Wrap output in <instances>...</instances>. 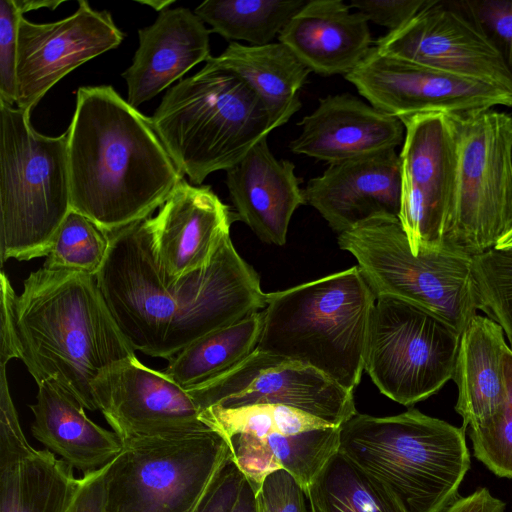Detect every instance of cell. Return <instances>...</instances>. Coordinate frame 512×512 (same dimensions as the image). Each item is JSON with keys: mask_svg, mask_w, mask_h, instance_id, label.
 <instances>
[{"mask_svg": "<svg viewBox=\"0 0 512 512\" xmlns=\"http://www.w3.org/2000/svg\"><path fill=\"white\" fill-rule=\"evenodd\" d=\"M204 22L184 7L160 12L156 21L138 30L139 46L131 66L122 73L128 103L137 108L154 98L210 55Z\"/></svg>", "mask_w": 512, "mask_h": 512, "instance_id": "cell-22", "label": "cell"}, {"mask_svg": "<svg viewBox=\"0 0 512 512\" xmlns=\"http://www.w3.org/2000/svg\"><path fill=\"white\" fill-rule=\"evenodd\" d=\"M124 34L108 11L78 1L70 16L50 23L20 19L16 107L29 115L64 76L92 58L118 47Z\"/></svg>", "mask_w": 512, "mask_h": 512, "instance_id": "cell-15", "label": "cell"}, {"mask_svg": "<svg viewBox=\"0 0 512 512\" xmlns=\"http://www.w3.org/2000/svg\"><path fill=\"white\" fill-rule=\"evenodd\" d=\"M263 310L216 330L174 355L161 370L184 390H190L230 369L257 347Z\"/></svg>", "mask_w": 512, "mask_h": 512, "instance_id": "cell-28", "label": "cell"}, {"mask_svg": "<svg viewBox=\"0 0 512 512\" xmlns=\"http://www.w3.org/2000/svg\"><path fill=\"white\" fill-rule=\"evenodd\" d=\"M445 115L455 158L442 245L473 257L512 228V116L492 109Z\"/></svg>", "mask_w": 512, "mask_h": 512, "instance_id": "cell-8", "label": "cell"}, {"mask_svg": "<svg viewBox=\"0 0 512 512\" xmlns=\"http://www.w3.org/2000/svg\"><path fill=\"white\" fill-rule=\"evenodd\" d=\"M141 4H146L154 8L156 11L162 12L169 9V6L173 4L174 0H153V1H138Z\"/></svg>", "mask_w": 512, "mask_h": 512, "instance_id": "cell-46", "label": "cell"}, {"mask_svg": "<svg viewBox=\"0 0 512 512\" xmlns=\"http://www.w3.org/2000/svg\"><path fill=\"white\" fill-rule=\"evenodd\" d=\"M244 475L230 461L218 475L207 494L189 512H225L233 501Z\"/></svg>", "mask_w": 512, "mask_h": 512, "instance_id": "cell-41", "label": "cell"}, {"mask_svg": "<svg viewBox=\"0 0 512 512\" xmlns=\"http://www.w3.org/2000/svg\"><path fill=\"white\" fill-rule=\"evenodd\" d=\"M281 469L306 491L327 462L339 451L340 427L286 436L277 432L265 437Z\"/></svg>", "mask_w": 512, "mask_h": 512, "instance_id": "cell-32", "label": "cell"}, {"mask_svg": "<svg viewBox=\"0 0 512 512\" xmlns=\"http://www.w3.org/2000/svg\"><path fill=\"white\" fill-rule=\"evenodd\" d=\"M339 451L384 485L405 512H442L470 468L465 428L417 409L356 413L340 427Z\"/></svg>", "mask_w": 512, "mask_h": 512, "instance_id": "cell-6", "label": "cell"}, {"mask_svg": "<svg viewBox=\"0 0 512 512\" xmlns=\"http://www.w3.org/2000/svg\"><path fill=\"white\" fill-rule=\"evenodd\" d=\"M16 342L37 385L47 382L90 411L98 410L94 381L136 355L94 275L44 267L17 296Z\"/></svg>", "mask_w": 512, "mask_h": 512, "instance_id": "cell-3", "label": "cell"}, {"mask_svg": "<svg viewBox=\"0 0 512 512\" xmlns=\"http://www.w3.org/2000/svg\"><path fill=\"white\" fill-rule=\"evenodd\" d=\"M226 185L237 218L265 243H286L295 210L306 204L294 164L277 159L267 137L226 170Z\"/></svg>", "mask_w": 512, "mask_h": 512, "instance_id": "cell-21", "label": "cell"}, {"mask_svg": "<svg viewBox=\"0 0 512 512\" xmlns=\"http://www.w3.org/2000/svg\"><path fill=\"white\" fill-rule=\"evenodd\" d=\"M110 247V234L71 210L57 230L43 267L96 275Z\"/></svg>", "mask_w": 512, "mask_h": 512, "instance_id": "cell-31", "label": "cell"}, {"mask_svg": "<svg viewBox=\"0 0 512 512\" xmlns=\"http://www.w3.org/2000/svg\"><path fill=\"white\" fill-rule=\"evenodd\" d=\"M290 143L294 154L328 164L395 149L404 141L402 121L348 94L319 99L317 108L299 123Z\"/></svg>", "mask_w": 512, "mask_h": 512, "instance_id": "cell-20", "label": "cell"}, {"mask_svg": "<svg viewBox=\"0 0 512 512\" xmlns=\"http://www.w3.org/2000/svg\"><path fill=\"white\" fill-rule=\"evenodd\" d=\"M152 219L110 233L108 254L95 275L135 351L169 361L198 339L266 307L259 276L230 235L206 267L168 277L156 257Z\"/></svg>", "mask_w": 512, "mask_h": 512, "instance_id": "cell-1", "label": "cell"}, {"mask_svg": "<svg viewBox=\"0 0 512 512\" xmlns=\"http://www.w3.org/2000/svg\"><path fill=\"white\" fill-rule=\"evenodd\" d=\"M507 397L501 409L470 427L474 456L499 477L512 479V350L504 356Z\"/></svg>", "mask_w": 512, "mask_h": 512, "instance_id": "cell-34", "label": "cell"}, {"mask_svg": "<svg viewBox=\"0 0 512 512\" xmlns=\"http://www.w3.org/2000/svg\"><path fill=\"white\" fill-rule=\"evenodd\" d=\"M342 0H308L278 35L295 56L321 76L346 75L372 49L368 20Z\"/></svg>", "mask_w": 512, "mask_h": 512, "instance_id": "cell-23", "label": "cell"}, {"mask_svg": "<svg viewBox=\"0 0 512 512\" xmlns=\"http://www.w3.org/2000/svg\"><path fill=\"white\" fill-rule=\"evenodd\" d=\"M311 512H405L378 480L338 451L306 489Z\"/></svg>", "mask_w": 512, "mask_h": 512, "instance_id": "cell-29", "label": "cell"}, {"mask_svg": "<svg viewBox=\"0 0 512 512\" xmlns=\"http://www.w3.org/2000/svg\"><path fill=\"white\" fill-rule=\"evenodd\" d=\"M98 411L121 441L178 437L208 428L189 393L135 356L112 366L92 384Z\"/></svg>", "mask_w": 512, "mask_h": 512, "instance_id": "cell-14", "label": "cell"}, {"mask_svg": "<svg viewBox=\"0 0 512 512\" xmlns=\"http://www.w3.org/2000/svg\"><path fill=\"white\" fill-rule=\"evenodd\" d=\"M460 336L425 308L379 296L371 315L364 371L382 394L411 406L453 379Z\"/></svg>", "mask_w": 512, "mask_h": 512, "instance_id": "cell-11", "label": "cell"}, {"mask_svg": "<svg viewBox=\"0 0 512 512\" xmlns=\"http://www.w3.org/2000/svg\"><path fill=\"white\" fill-rule=\"evenodd\" d=\"M508 348L502 327L489 317L477 314L463 330L452 379L458 388L455 410L463 428L484 422L505 403Z\"/></svg>", "mask_w": 512, "mask_h": 512, "instance_id": "cell-25", "label": "cell"}, {"mask_svg": "<svg viewBox=\"0 0 512 512\" xmlns=\"http://www.w3.org/2000/svg\"><path fill=\"white\" fill-rule=\"evenodd\" d=\"M225 512H259L257 492L245 477Z\"/></svg>", "mask_w": 512, "mask_h": 512, "instance_id": "cell-44", "label": "cell"}, {"mask_svg": "<svg viewBox=\"0 0 512 512\" xmlns=\"http://www.w3.org/2000/svg\"><path fill=\"white\" fill-rule=\"evenodd\" d=\"M66 132L71 207L109 234L151 217L183 180L151 119L110 85L77 90Z\"/></svg>", "mask_w": 512, "mask_h": 512, "instance_id": "cell-2", "label": "cell"}, {"mask_svg": "<svg viewBox=\"0 0 512 512\" xmlns=\"http://www.w3.org/2000/svg\"><path fill=\"white\" fill-rule=\"evenodd\" d=\"M227 443L233 462L257 493L266 477L281 469L265 438L240 433Z\"/></svg>", "mask_w": 512, "mask_h": 512, "instance_id": "cell-37", "label": "cell"}, {"mask_svg": "<svg viewBox=\"0 0 512 512\" xmlns=\"http://www.w3.org/2000/svg\"><path fill=\"white\" fill-rule=\"evenodd\" d=\"M122 444L106 474V512H189L232 459L212 428Z\"/></svg>", "mask_w": 512, "mask_h": 512, "instance_id": "cell-10", "label": "cell"}, {"mask_svg": "<svg viewBox=\"0 0 512 512\" xmlns=\"http://www.w3.org/2000/svg\"><path fill=\"white\" fill-rule=\"evenodd\" d=\"M431 2L432 0H353L350 7L356 8L368 21L386 27L390 32L405 25Z\"/></svg>", "mask_w": 512, "mask_h": 512, "instance_id": "cell-39", "label": "cell"}, {"mask_svg": "<svg viewBox=\"0 0 512 512\" xmlns=\"http://www.w3.org/2000/svg\"><path fill=\"white\" fill-rule=\"evenodd\" d=\"M472 275L480 310L502 327L512 350V247L473 256Z\"/></svg>", "mask_w": 512, "mask_h": 512, "instance_id": "cell-33", "label": "cell"}, {"mask_svg": "<svg viewBox=\"0 0 512 512\" xmlns=\"http://www.w3.org/2000/svg\"><path fill=\"white\" fill-rule=\"evenodd\" d=\"M24 15L15 0L0 1V102L16 104L18 28Z\"/></svg>", "mask_w": 512, "mask_h": 512, "instance_id": "cell-36", "label": "cell"}, {"mask_svg": "<svg viewBox=\"0 0 512 512\" xmlns=\"http://www.w3.org/2000/svg\"><path fill=\"white\" fill-rule=\"evenodd\" d=\"M187 392L201 412L210 407L284 405L336 427L357 413L353 391L309 366L257 349L230 369Z\"/></svg>", "mask_w": 512, "mask_h": 512, "instance_id": "cell-12", "label": "cell"}, {"mask_svg": "<svg viewBox=\"0 0 512 512\" xmlns=\"http://www.w3.org/2000/svg\"><path fill=\"white\" fill-rule=\"evenodd\" d=\"M512 247V228L496 243L494 248L503 249Z\"/></svg>", "mask_w": 512, "mask_h": 512, "instance_id": "cell-47", "label": "cell"}, {"mask_svg": "<svg viewBox=\"0 0 512 512\" xmlns=\"http://www.w3.org/2000/svg\"><path fill=\"white\" fill-rule=\"evenodd\" d=\"M72 210L67 132L38 133L25 111L0 102V260L46 257Z\"/></svg>", "mask_w": 512, "mask_h": 512, "instance_id": "cell-7", "label": "cell"}, {"mask_svg": "<svg viewBox=\"0 0 512 512\" xmlns=\"http://www.w3.org/2000/svg\"><path fill=\"white\" fill-rule=\"evenodd\" d=\"M405 127L399 154L402 179L425 196L441 234L454 177V141L446 115L425 113L400 118Z\"/></svg>", "mask_w": 512, "mask_h": 512, "instance_id": "cell-26", "label": "cell"}, {"mask_svg": "<svg viewBox=\"0 0 512 512\" xmlns=\"http://www.w3.org/2000/svg\"><path fill=\"white\" fill-rule=\"evenodd\" d=\"M376 296L358 266L267 293L257 350L309 366L354 391Z\"/></svg>", "mask_w": 512, "mask_h": 512, "instance_id": "cell-4", "label": "cell"}, {"mask_svg": "<svg viewBox=\"0 0 512 512\" xmlns=\"http://www.w3.org/2000/svg\"><path fill=\"white\" fill-rule=\"evenodd\" d=\"M109 463L82 475L68 512H106V474Z\"/></svg>", "mask_w": 512, "mask_h": 512, "instance_id": "cell-42", "label": "cell"}, {"mask_svg": "<svg viewBox=\"0 0 512 512\" xmlns=\"http://www.w3.org/2000/svg\"><path fill=\"white\" fill-rule=\"evenodd\" d=\"M257 500L259 512H311L306 491L283 469L266 477Z\"/></svg>", "mask_w": 512, "mask_h": 512, "instance_id": "cell-38", "label": "cell"}, {"mask_svg": "<svg viewBox=\"0 0 512 512\" xmlns=\"http://www.w3.org/2000/svg\"><path fill=\"white\" fill-rule=\"evenodd\" d=\"M307 0H207L194 13L227 40L261 46L272 43Z\"/></svg>", "mask_w": 512, "mask_h": 512, "instance_id": "cell-30", "label": "cell"}, {"mask_svg": "<svg viewBox=\"0 0 512 512\" xmlns=\"http://www.w3.org/2000/svg\"><path fill=\"white\" fill-rule=\"evenodd\" d=\"M304 190L315 208L339 234L378 216L398 217L402 165L395 149L329 164Z\"/></svg>", "mask_w": 512, "mask_h": 512, "instance_id": "cell-17", "label": "cell"}, {"mask_svg": "<svg viewBox=\"0 0 512 512\" xmlns=\"http://www.w3.org/2000/svg\"><path fill=\"white\" fill-rule=\"evenodd\" d=\"M212 58L249 83L269 110L275 128L301 108L300 92L311 71L285 44L253 46L232 41Z\"/></svg>", "mask_w": 512, "mask_h": 512, "instance_id": "cell-27", "label": "cell"}, {"mask_svg": "<svg viewBox=\"0 0 512 512\" xmlns=\"http://www.w3.org/2000/svg\"><path fill=\"white\" fill-rule=\"evenodd\" d=\"M150 119L175 165L196 186L237 164L275 129L249 83L212 56L166 92Z\"/></svg>", "mask_w": 512, "mask_h": 512, "instance_id": "cell-5", "label": "cell"}, {"mask_svg": "<svg viewBox=\"0 0 512 512\" xmlns=\"http://www.w3.org/2000/svg\"><path fill=\"white\" fill-rule=\"evenodd\" d=\"M238 219L210 186L181 180L153 217L158 263L171 279L206 267Z\"/></svg>", "mask_w": 512, "mask_h": 512, "instance_id": "cell-19", "label": "cell"}, {"mask_svg": "<svg viewBox=\"0 0 512 512\" xmlns=\"http://www.w3.org/2000/svg\"><path fill=\"white\" fill-rule=\"evenodd\" d=\"M375 47L512 95V78L498 51L451 2L432 0L405 25L378 38Z\"/></svg>", "mask_w": 512, "mask_h": 512, "instance_id": "cell-16", "label": "cell"}, {"mask_svg": "<svg viewBox=\"0 0 512 512\" xmlns=\"http://www.w3.org/2000/svg\"><path fill=\"white\" fill-rule=\"evenodd\" d=\"M375 294L394 296L434 313L462 334L480 303L473 257L445 246L414 255L398 217L368 219L338 235Z\"/></svg>", "mask_w": 512, "mask_h": 512, "instance_id": "cell-9", "label": "cell"}, {"mask_svg": "<svg viewBox=\"0 0 512 512\" xmlns=\"http://www.w3.org/2000/svg\"><path fill=\"white\" fill-rule=\"evenodd\" d=\"M37 386L36 402L29 405L31 432L45 449L82 475L99 470L121 452L120 437L93 422L76 400L47 382Z\"/></svg>", "mask_w": 512, "mask_h": 512, "instance_id": "cell-24", "label": "cell"}, {"mask_svg": "<svg viewBox=\"0 0 512 512\" xmlns=\"http://www.w3.org/2000/svg\"><path fill=\"white\" fill-rule=\"evenodd\" d=\"M491 42L512 78V0L451 2Z\"/></svg>", "mask_w": 512, "mask_h": 512, "instance_id": "cell-35", "label": "cell"}, {"mask_svg": "<svg viewBox=\"0 0 512 512\" xmlns=\"http://www.w3.org/2000/svg\"><path fill=\"white\" fill-rule=\"evenodd\" d=\"M505 503L480 488L464 498H457L442 512H504Z\"/></svg>", "mask_w": 512, "mask_h": 512, "instance_id": "cell-43", "label": "cell"}, {"mask_svg": "<svg viewBox=\"0 0 512 512\" xmlns=\"http://www.w3.org/2000/svg\"><path fill=\"white\" fill-rule=\"evenodd\" d=\"M344 77L373 107L399 119L512 107V95L493 85L383 54L376 47Z\"/></svg>", "mask_w": 512, "mask_h": 512, "instance_id": "cell-13", "label": "cell"}, {"mask_svg": "<svg viewBox=\"0 0 512 512\" xmlns=\"http://www.w3.org/2000/svg\"><path fill=\"white\" fill-rule=\"evenodd\" d=\"M1 328H0V367L7 366L14 358L18 359L16 342V299L8 276L1 272Z\"/></svg>", "mask_w": 512, "mask_h": 512, "instance_id": "cell-40", "label": "cell"}, {"mask_svg": "<svg viewBox=\"0 0 512 512\" xmlns=\"http://www.w3.org/2000/svg\"><path fill=\"white\" fill-rule=\"evenodd\" d=\"M80 478L27 440L9 390L0 393V512H68Z\"/></svg>", "mask_w": 512, "mask_h": 512, "instance_id": "cell-18", "label": "cell"}, {"mask_svg": "<svg viewBox=\"0 0 512 512\" xmlns=\"http://www.w3.org/2000/svg\"><path fill=\"white\" fill-rule=\"evenodd\" d=\"M63 1H36V0H15V3L21 13L24 15V13L31 11V10H37L40 8H48L51 10L56 9L60 4H62Z\"/></svg>", "mask_w": 512, "mask_h": 512, "instance_id": "cell-45", "label": "cell"}]
</instances>
